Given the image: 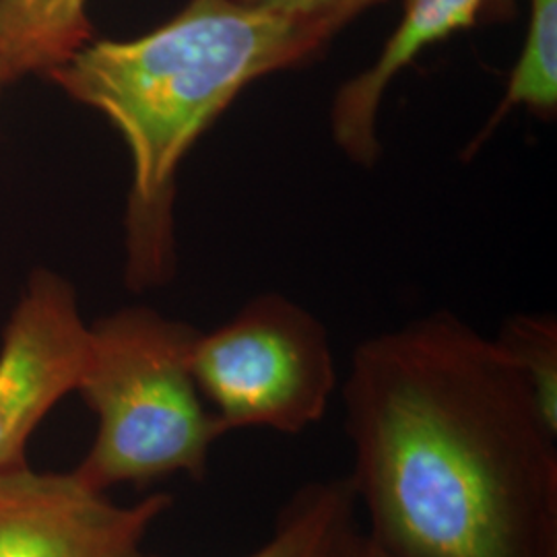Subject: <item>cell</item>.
<instances>
[{"instance_id":"1","label":"cell","mask_w":557,"mask_h":557,"mask_svg":"<svg viewBox=\"0 0 557 557\" xmlns=\"http://www.w3.org/2000/svg\"><path fill=\"white\" fill-rule=\"evenodd\" d=\"M366 535L398 557H557V434L448 310L361 341L343 384Z\"/></svg>"},{"instance_id":"2","label":"cell","mask_w":557,"mask_h":557,"mask_svg":"<svg viewBox=\"0 0 557 557\" xmlns=\"http://www.w3.org/2000/svg\"><path fill=\"white\" fill-rule=\"evenodd\" d=\"M326 44L242 0H188L158 29L87 41L48 75L126 143V283L135 292L174 275L176 180L195 143L250 83L317 59Z\"/></svg>"},{"instance_id":"3","label":"cell","mask_w":557,"mask_h":557,"mask_svg":"<svg viewBox=\"0 0 557 557\" xmlns=\"http://www.w3.org/2000/svg\"><path fill=\"white\" fill-rule=\"evenodd\" d=\"M200 331L151 308H124L91 324L77 391L98 418V434L73 471L106 494L186 473L202 479L221 421L207 409L193 372Z\"/></svg>"},{"instance_id":"4","label":"cell","mask_w":557,"mask_h":557,"mask_svg":"<svg viewBox=\"0 0 557 557\" xmlns=\"http://www.w3.org/2000/svg\"><path fill=\"white\" fill-rule=\"evenodd\" d=\"M193 372L225 434H301L324 418L337 386L326 326L277 292L248 299L215 331L199 333Z\"/></svg>"},{"instance_id":"5","label":"cell","mask_w":557,"mask_h":557,"mask_svg":"<svg viewBox=\"0 0 557 557\" xmlns=\"http://www.w3.org/2000/svg\"><path fill=\"white\" fill-rule=\"evenodd\" d=\"M89 341L73 285L34 271L0 343V469L27 462L25 446L41 419L77 391Z\"/></svg>"},{"instance_id":"6","label":"cell","mask_w":557,"mask_h":557,"mask_svg":"<svg viewBox=\"0 0 557 557\" xmlns=\"http://www.w3.org/2000/svg\"><path fill=\"white\" fill-rule=\"evenodd\" d=\"M170 508L165 494L119 506L73 471L2 467L0 557H143V541Z\"/></svg>"},{"instance_id":"7","label":"cell","mask_w":557,"mask_h":557,"mask_svg":"<svg viewBox=\"0 0 557 557\" xmlns=\"http://www.w3.org/2000/svg\"><path fill=\"white\" fill-rule=\"evenodd\" d=\"M485 2L487 0H405L397 29L376 60L356 77L341 83L331 101V135L347 160L361 168H372L380 160L379 114L393 81L425 48L471 27Z\"/></svg>"},{"instance_id":"8","label":"cell","mask_w":557,"mask_h":557,"mask_svg":"<svg viewBox=\"0 0 557 557\" xmlns=\"http://www.w3.org/2000/svg\"><path fill=\"white\" fill-rule=\"evenodd\" d=\"M359 510L349 478L310 481L281 508L271 539L246 557H359Z\"/></svg>"},{"instance_id":"9","label":"cell","mask_w":557,"mask_h":557,"mask_svg":"<svg viewBox=\"0 0 557 557\" xmlns=\"http://www.w3.org/2000/svg\"><path fill=\"white\" fill-rule=\"evenodd\" d=\"M91 40L87 0H0V59L13 81L48 77Z\"/></svg>"},{"instance_id":"10","label":"cell","mask_w":557,"mask_h":557,"mask_svg":"<svg viewBox=\"0 0 557 557\" xmlns=\"http://www.w3.org/2000/svg\"><path fill=\"white\" fill-rule=\"evenodd\" d=\"M531 15L524 44L506 85L504 100L487 122L485 139L508 112L527 108L535 116L552 120L557 110V0H529Z\"/></svg>"},{"instance_id":"11","label":"cell","mask_w":557,"mask_h":557,"mask_svg":"<svg viewBox=\"0 0 557 557\" xmlns=\"http://www.w3.org/2000/svg\"><path fill=\"white\" fill-rule=\"evenodd\" d=\"M517 366L541 418L557 434V320L554 314H515L494 337Z\"/></svg>"},{"instance_id":"12","label":"cell","mask_w":557,"mask_h":557,"mask_svg":"<svg viewBox=\"0 0 557 557\" xmlns=\"http://www.w3.org/2000/svg\"><path fill=\"white\" fill-rule=\"evenodd\" d=\"M242 2L296 21L299 25L319 34L322 40L331 41L338 29H343L347 23H351L361 13L374 9L384 0H242Z\"/></svg>"},{"instance_id":"13","label":"cell","mask_w":557,"mask_h":557,"mask_svg":"<svg viewBox=\"0 0 557 557\" xmlns=\"http://www.w3.org/2000/svg\"><path fill=\"white\" fill-rule=\"evenodd\" d=\"M359 557H398L395 554H391V552H386V549H382L380 545H376L372 539L366 535V541H363V547H361V554Z\"/></svg>"},{"instance_id":"14","label":"cell","mask_w":557,"mask_h":557,"mask_svg":"<svg viewBox=\"0 0 557 557\" xmlns=\"http://www.w3.org/2000/svg\"><path fill=\"white\" fill-rule=\"evenodd\" d=\"M9 83H13V79H11V75H9L7 66H4V62L0 59V94H2V89H4Z\"/></svg>"}]
</instances>
